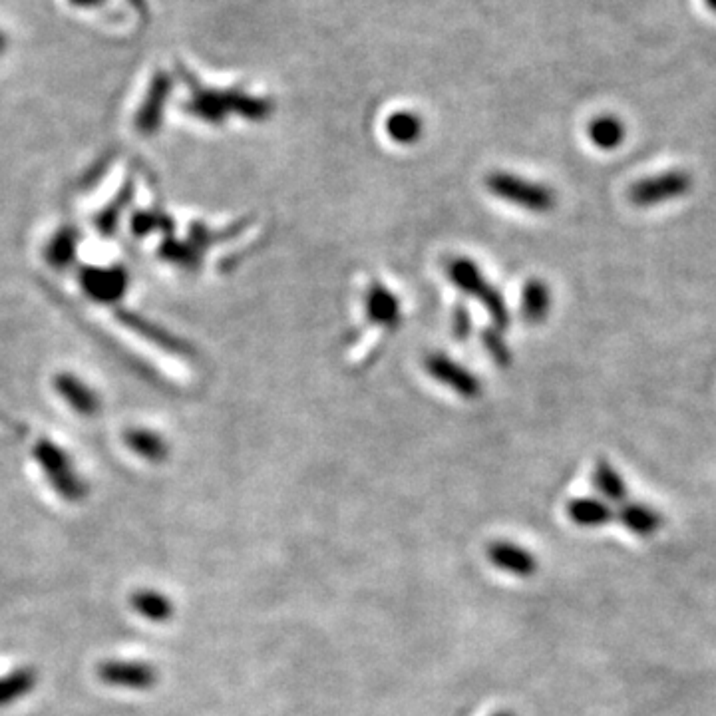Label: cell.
Listing matches in <instances>:
<instances>
[{
    "instance_id": "10",
    "label": "cell",
    "mask_w": 716,
    "mask_h": 716,
    "mask_svg": "<svg viewBox=\"0 0 716 716\" xmlns=\"http://www.w3.org/2000/svg\"><path fill=\"white\" fill-rule=\"evenodd\" d=\"M368 315L374 323L382 325V327H396L398 325V319H400V303L396 301V297L376 285L368 291Z\"/></svg>"
},
{
    "instance_id": "20",
    "label": "cell",
    "mask_w": 716,
    "mask_h": 716,
    "mask_svg": "<svg viewBox=\"0 0 716 716\" xmlns=\"http://www.w3.org/2000/svg\"><path fill=\"white\" fill-rule=\"evenodd\" d=\"M498 716H512V715H498Z\"/></svg>"
},
{
    "instance_id": "6",
    "label": "cell",
    "mask_w": 716,
    "mask_h": 716,
    "mask_svg": "<svg viewBox=\"0 0 716 716\" xmlns=\"http://www.w3.org/2000/svg\"><path fill=\"white\" fill-rule=\"evenodd\" d=\"M619 522L631 534L641 537L655 536L663 528V516L647 504H623L619 510Z\"/></svg>"
},
{
    "instance_id": "17",
    "label": "cell",
    "mask_w": 716,
    "mask_h": 716,
    "mask_svg": "<svg viewBox=\"0 0 716 716\" xmlns=\"http://www.w3.org/2000/svg\"><path fill=\"white\" fill-rule=\"evenodd\" d=\"M130 442L136 452H140L150 460H162L166 454V446L162 444V440L152 434H134L130 436Z\"/></svg>"
},
{
    "instance_id": "11",
    "label": "cell",
    "mask_w": 716,
    "mask_h": 716,
    "mask_svg": "<svg viewBox=\"0 0 716 716\" xmlns=\"http://www.w3.org/2000/svg\"><path fill=\"white\" fill-rule=\"evenodd\" d=\"M38 675L34 669H16L4 677H0V707H10L30 691H34Z\"/></svg>"
},
{
    "instance_id": "16",
    "label": "cell",
    "mask_w": 716,
    "mask_h": 716,
    "mask_svg": "<svg viewBox=\"0 0 716 716\" xmlns=\"http://www.w3.org/2000/svg\"><path fill=\"white\" fill-rule=\"evenodd\" d=\"M386 130L392 136V140H396L400 144H410V142H416L418 136L422 134V122L414 114L398 112L388 120Z\"/></svg>"
},
{
    "instance_id": "7",
    "label": "cell",
    "mask_w": 716,
    "mask_h": 716,
    "mask_svg": "<svg viewBox=\"0 0 716 716\" xmlns=\"http://www.w3.org/2000/svg\"><path fill=\"white\" fill-rule=\"evenodd\" d=\"M490 559L504 571H510L514 575H532L536 569V561L532 553L524 551L518 545L512 543H496L490 547Z\"/></svg>"
},
{
    "instance_id": "5",
    "label": "cell",
    "mask_w": 716,
    "mask_h": 716,
    "mask_svg": "<svg viewBox=\"0 0 716 716\" xmlns=\"http://www.w3.org/2000/svg\"><path fill=\"white\" fill-rule=\"evenodd\" d=\"M98 677L110 687L130 691H148L156 687L160 679L158 671L150 663L140 661H106L98 667Z\"/></svg>"
},
{
    "instance_id": "14",
    "label": "cell",
    "mask_w": 716,
    "mask_h": 716,
    "mask_svg": "<svg viewBox=\"0 0 716 716\" xmlns=\"http://www.w3.org/2000/svg\"><path fill=\"white\" fill-rule=\"evenodd\" d=\"M589 136L597 148L615 150L625 140V126L613 116H601L591 124Z\"/></svg>"
},
{
    "instance_id": "19",
    "label": "cell",
    "mask_w": 716,
    "mask_h": 716,
    "mask_svg": "<svg viewBox=\"0 0 716 716\" xmlns=\"http://www.w3.org/2000/svg\"><path fill=\"white\" fill-rule=\"evenodd\" d=\"M705 2L709 4V8H711V10H715L716 12V0H705Z\"/></svg>"
},
{
    "instance_id": "18",
    "label": "cell",
    "mask_w": 716,
    "mask_h": 716,
    "mask_svg": "<svg viewBox=\"0 0 716 716\" xmlns=\"http://www.w3.org/2000/svg\"><path fill=\"white\" fill-rule=\"evenodd\" d=\"M456 333H458V337H466V333H468V329H470V319H468V313L462 309V311H458V315H456Z\"/></svg>"
},
{
    "instance_id": "4",
    "label": "cell",
    "mask_w": 716,
    "mask_h": 716,
    "mask_svg": "<svg viewBox=\"0 0 716 716\" xmlns=\"http://www.w3.org/2000/svg\"><path fill=\"white\" fill-rule=\"evenodd\" d=\"M488 187L492 189L494 195H498L510 203L522 205L524 209L537 211V213L549 211L555 201L553 193L549 189L536 185V183H530V181H524V179L508 176V174H494L492 178L488 179Z\"/></svg>"
},
{
    "instance_id": "2",
    "label": "cell",
    "mask_w": 716,
    "mask_h": 716,
    "mask_svg": "<svg viewBox=\"0 0 716 716\" xmlns=\"http://www.w3.org/2000/svg\"><path fill=\"white\" fill-rule=\"evenodd\" d=\"M450 279L460 287L464 289L468 295H474V297H480V301L486 305V309L494 315L496 323L500 327H508V311H506V305L500 297V293L496 289H492L484 277L480 275V271L470 263V261H454L450 265Z\"/></svg>"
},
{
    "instance_id": "3",
    "label": "cell",
    "mask_w": 716,
    "mask_h": 716,
    "mask_svg": "<svg viewBox=\"0 0 716 716\" xmlns=\"http://www.w3.org/2000/svg\"><path fill=\"white\" fill-rule=\"evenodd\" d=\"M36 458L44 468L48 480L64 500L78 502L86 496L82 480L74 474L68 458L58 448H54L52 444H40L36 448Z\"/></svg>"
},
{
    "instance_id": "1",
    "label": "cell",
    "mask_w": 716,
    "mask_h": 716,
    "mask_svg": "<svg viewBox=\"0 0 716 716\" xmlns=\"http://www.w3.org/2000/svg\"><path fill=\"white\" fill-rule=\"evenodd\" d=\"M693 176L685 170H669L651 178L639 179L629 187V201L637 207H653L681 199L691 193Z\"/></svg>"
},
{
    "instance_id": "13",
    "label": "cell",
    "mask_w": 716,
    "mask_h": 716,
    "mask_svg": "<svg viewBox=\"0 0 716 716\" xmlns=\"http://www.w3.org/2000/svg\"><path fill=\"white\" fill-rule=\"evenodd\" d=\"M593 484H595V490L609 502H617V504H625L627 502V486H625V480L619 476V472L607 462V460H601L595 468V474H593Z\"/></svg>"
},
{
    "instance_id": "12",
    "label": "cell",
    "mask_w": 716,
    "mask_h": 716,
    "mask_svg": "<svg viewBox=\"0 0 716 716\" xmlns=\"http://www.w3.org/2000/svg\"><path fill=\"white\" fill-rule=\"evenodd\" d=\"M567 514L575 524L583 528H599L613 520V510L607 504L593 498L571 502L567 506Z\"/></svg>"
},
{
    "instance_id": "8",
    "label": "cell",
    "mask_w": 716,
    "mask_h": 716,
    "mask_svg": "<svg viewBox=\"0 0 716 716\" xmlns=\"http://www.w3.org/2000/svg\"><path fill=\"white\" fill-rule=\"evenodd\" d=\"M428 370L442 380L444 384L452 386L454 390L462 392V394H476L478 390V382L474 380V376L470 372H466L464 368H460L458 364H454L452 360L444 357H432L428 360Z\"/></svg>"
},
{
    "instance_id": "15",
    "label": "cell",
    "mask_w": 716,
    "mask_h": 716,
    "mask_svg": "<svg viewBox=\"0 0 716 716\" xmlns=\"http://www.w3.org/2000/svg\"><path fill=\"white\" fill-rule=\"evenodd\" d=\"M549 291L543 283H530L526 289H524V297H522V311L526 315L528 321L537 323V321H543V317L547 315L549 311Z\"/></svg>"
},
{
    "instance_id": "9",
    "label": "cell",
    "mask_w": 716,
    "mask_h": 716,
    "mask_svg": "<svg viewBox=\"0 0 716 716\" xmlns=\"http://www.w3.org/2000/svg\"><path fill=\"white\" fill-rule=\"evenodd\" d=\"M130 601H132L134 611L152 623H164L174 615L172 601L160 591L142 589V591H136Z\"/></svg>"
}]
</instances>
